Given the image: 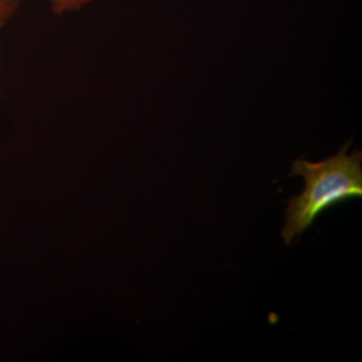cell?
I'll list each match as a JSON object with an SVG mask.
<instances>
[{"label":"cell","mask_w":362,"mask_h":362,"mask_svg":"<svg viewBox=\"0 0 362 362\" xmlns=\"http://www.w3.org/2000/svg\"><path fill=\"white\" fill-rule=\"evenodd\" d=\"M21 6V0H0V30L13 20Z\"/></svg>","instance_id":"3"},{"label":"cell","mask_w":362,"mask_h":362,"mask_svg":"<svg viewBox=\"0 0 362 362\" xmlns=\"http://www.w3.org/2000/svg\"><path fill=\"white\" fill-rule=\"evenodd\" d=\"M347 141L335 156L322 161L309 162L303 156L293 162L290 176L303 177L301 194L288 201L286 225L281 235L286 246L310 228L326 209L349 199L362 197V152L347 154Z\"/></svg>","instance_id":"1"},{"label":"cell","mask_w":362,"mask_h":362,"mask_svg":"<svg viewBox=\"0 0 362 362\" xmlns=\"http://www.w3.org/2000/svg\"><path fill=\"white\" fill-rule=\"evenodd\" d=\"M1 71H2V49L0 45V96H1Z\"/></svg>","instance_id":"4"},{"label":"cell","mask_w":362,"mask_h":362,"mask_svg":"<svg viewBox=\"0 0 362 362\" xmlns=\"http://www.w3.org/2000/svg\"><path fill=\"white\" fill-rule=\"evenodd\" d=\"M52 13L63 14L76 13L89 6L93 0H49Z\"/></svg>","instance_id":"2"}]
</instances>
